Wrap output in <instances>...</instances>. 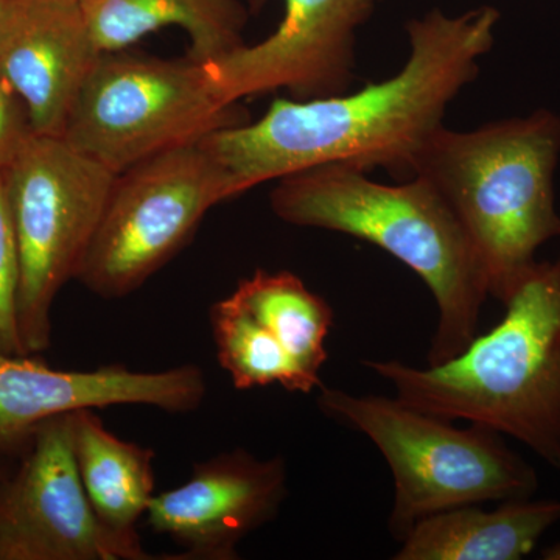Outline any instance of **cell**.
I'll list each match as a JSON object with an SVG mask.
<instances>
[{
	"instance_id": "6da1fadb",
	"label": "cell",
	"mask_w": 560,
	"mask_h": 560,
	"mask_svg": "<svg viewBox=\"0 0 560 560\" xmlns=\"http://www.w3.org/2000/svg\"><path fill=\"white\" fill-rule=\"evenodd\" d=\"M499 21L493 7L459 16L430 11L407 25L410 55L390 79L334 97L276 98L261 119L213 132L202 145L223 165L237 197L324 164L410 178L420 147L477 79Z\"/></svg>"
},
{
	"instance_id": "7a4b0ae2",
	"label": "cell",
	"mask_w": 560,
	"mask_h": 560,
	"mask_svg": "<svg viewBox=\"0 0 560 560\" xmlns=\"http://www.w3.org/2000/svg\"><path fill=\"white\" fill-rule=\"evenodd\" d=\"M270 206L285 223L372 243L415 271L438 305L429 364L453 359L477 337L489 298L485 271L455 213L425 180L389 186L352 165H316L275 180Z\"/></svg>"
},
{
	"instance_id": "3957f363",
	"label": "cell",
	"mask_w": 560,
	"mask_h": 560,
	"mask_svg": "<svg viewBox=\"0 0 560 560\" xmlns=\"http://www.w3.org/2000/svg\"><path fill=\"white\" fill-rule=\"evenodd\" d=\"M499 326L441 364L364 361L416 410L522 442L560 469V270L537 261Z\"/></svg>"
},
{
	"instance_id": "277c9868",
	"label": "cell",
	"mask_w": 560,
	"mask_h": 560,
	"mask_svg": "<svg viewBox=\"0 0 560 560\" xmlns=\"http://www.w3.org/2000/svg\"><path fill=\"white\" fill-rule=\"evenodd\" d=\"M560 158V116L537 109L453 131L431 132L410 178L429 183L477 250L489 296L501 304L537 265L536 254L560 238L555 173Z\"/></svg>"
},
{
	"instance_id": "5b68a950",
	"label": "cell",
	"mask_w": 560,
	"mask_h": 560,
	"mask_svg": "<svg viewBox=\"0 0 560 560\" xmlns=\"http://www.w3.org/2000/svg\"><path fill=\"white\" fill-rule=\"evenodd\" d=\"M318 408L370 438L394 477L389 530L401 541L422 518L469 504L533 499L537 471L500 433L427 415L399 397L353 396L320 386Z\"/></svg>"
},
{
	"instance_id": "8992f818",
	"label": "cell",
	"mask_w": 560,
	"mask_h": 560,
	"mask_svg": "<svg viewBox=\"0 0 560 560\" xmlns=\"http://www.w3.org/2000/svg\"><path fill=\"white\" fill-rule=\"evenodd\" d=\"M246 121L242 103L217 97L202 62L124 49L102 51L61 138L117 175Z\"/></svg>"
},
{
	"instance_id": "52a82bcc",
	"label": "cell",
	"mask_w": 560,
	"mask_h": 560,
	"mask_svg": "<svg viewBox=\"0 0 560 560\" xmlns=\"http://www.w3.org/2000/svg\"><path fill=\"white\" fill-rule=\"evenodd\" d=\"M21 257L18 326L27 355L50 348L51 308L79 276L116 173L61 136L36 135L3 171Z\"/></svg>"
},
{
	"instance_id": "ba28073f",
	"label": "cell",
	"mask_w": 560,
	"mask_h": 560,
	"mask_svg": "<svg viewBox=\"0 0 560 560\" xmlns=\"http://www.w3.org/2000/svg\"><path fill=\"white\" fill-rule=\"evenodd\" d=\"M232 198L230 175L202 142L117 173L75 280L105 300L130 296L184 249L210 209Z\"/></svg>"
},
{
	"instance_id": "9c48e42d",
	"label": "cell",
	"mask_w": 560,
	"mask_h": 560,
	"mask_svg": "<svg viewBox=\"0 0 560 560\" xmlns=\"http://www.w3.org/2000/svg\"><path fill=\"white\" fill-rule=\"evenodd\" d=\"M20 467L0 477V560H151L139 534L110 529L88 499L73 412L40 423Z\"/></svg>"
},
{
	"instance_id": "30bf717a",
	"label": "cell",
	"mask_w": 560,
	"mask_h": 560,
	"mask_svg": "<svg viewBox=\"0 0 560 560\" xmlns=\"http://www.w3.org/2000/svg\"><path fill=\"white\" fill-rule=\"evenodd\" d=\"M285 14L267 39L208 62L221 102L287 91L293 101L345 94L355 79V33L375 0H283Z\"/></svg>"
},
{
	"instance_id": "8fae6325",
	"label": "cell",
	"mask_w": 560,
	"mask_h": 560,
	"mask_svg": "<svg viewBox=\"0 0 560 560\" xmlns=\"http://www.w3.org/2000/svg\"><path fill=\"white\" fill-rule=\"evenodd\" d=\"M208 393L205 372L195 364L158 372L121 364L92 371H61L36 355L0 352V458L22 455L40 423L79 410L142 405L158 410H198Z\"/></svg>"
},
{
	"instance_id": "7c38bea8",
	"label": "cell",
	"mask_w": 560,
	"mask_h": 560,
	"mask_svg": "<svg viewBox=\"0 0 560 560\" xmlns=\"http://www.w3.org/2000/svg\"><path fill=\"white\" fill-rule=\"evenodd\" d=\"M289 493L282 456L259 459L243 448L195 464L189 481L156 493L147 525L183 548V560L238 559V545L276 518Z\"/></svg>"
},
{
	"instance_id": "4fadbf2b",
	"label": "cell",
	"mask_w": 560,
	"mask_h": 560,
	"mask_svg": "<svg viewBox=\"0 0 560 560\" xmlns=\"http://www.w3.org/2000/svg\"><path fill=\"white\" fill-rule=\"evenodd\" d=\"M79 0H24L0 39V73L36 135L62 136L101 57Z\"/></svg>"
},
{
	"instance_id": "5bb4252c",
	"label": "cell",
	"mask_w": 560,
	"mask_h": 560,
	"mask_svg": "<svg viewBox=\"0 0 560 560\" xmlns=\"http://www.w3.org/2000/svg\"><path fill=\"white\" fill-rule=\"evenodd\" d=\"M559 522V500H508L492 511L453 508L416 523L393 559L521 560Z\"/></svg>"
},
{
	"instance_id": "9a60e30c",
	"label": "cell",
	"mask_w": 560,
	"mask_h": 560,
	"mask_svg": "<svg viewBox=\"0 0 560 560\" xmlns=\"http://www.w3.org/2000/svg\"><path fill=\"white\" fill-rule=\"evenodd\" d=\"M102 51L124 50L143 36L176 25L187 33V58L208 65L237 49L248 11L238 0H79Z\"/></svg>"
},
{
	"instance_id": "2e32d148",
	"label": "cell",
	"mask_w": 560,
	"mask_h": 560,
	"mask_svg": "<svg viewBox=\"0 0 560 560\" xmlns=\"http://www.w3.org/2000/svg\"><path fill=\"white\" fill-rule=\"evenodd\" d=\"M73 453L92 508L110 529L138 534L154 492V452L120 440L97 412H73Z\"/></svg>"
},
{
	"instance_id": "e0dca14e",
	"label": "cell",
	"mask_w": 560,
	"mask_h": 560,
	"mask_svg": "<svg viewBox=\"0 0 560 560\" xmlns=\"http://www.w3.org/2000/svg\"><path fill=\"white\" fill-rule=\"evenodd\" d=\"M234 300L285 349L302 374L320 388L326 340L334 324L329 302L290 271L256 270L232 291Z\"/></svg>"
},
{
	"instance_id": "ac0fdd59",
	"label": "cell",
	"mask_w": 560,
	"mask_h": 560,
	"mask_svg": "<svg viewBox=\"0 0 560 560\" xmlns=\"http://www.w3.org/2000/svg\"><path fill=\"white\" fill-rule=\"evenodd\" d=\"M209 323L217 359L231 375L234 388L253 389L278 383L290 393L311 394L316 389L270 331L232 294L210 307Z\"/></svg>"
},
{
	"instance_id": "d6986e66",
	"label": "cell",
	"mask_w": 560,
	"mask_h": 560,
	"mask_svg": "<svg viewBox=\"0 0 560 560\" xmlns=\"http://www.w3.org/2000/svg\"><path fill=\"white\" fill-rule=\"evenodd\" d=\"M21 282V257L5 179L0 172V352L27 355L18 326V294Z\"/></svg>"
},
{
	"instance_id": "ffe728a7",
	"label": "cell",
	"mask_w": 560,
	"mask_h": 560,
	"mask_svg": "<svg viewBox=\"0 0 560 560\" xmlns=\"http://www.w3.org/2000/svg\"><path fill=\"white\" fill-rule=\"evenodd\" d=\"M32 135L24 103L0 73V172L9 167Z\"/></svg>"
},
{
	"instance_id": "44dd1931",
	"label": "cell",
	"mask_w": 560,
	"mask_h": 560,
	"mask_svg": "<svg viewBox=\"0 0 560 560\" xmlns=\"http://www.w3.org/2000/svg\"><path fill=\"white\" fill-rule=\"evenodd\" d=\"M24 0H0V39L9 31L11 22L20 13Z\"/></svg>"
},
{
	"instance_id": "7402d4cb",
	"label": "cell",
	"mask_w": 560,
	"mask_h": 560,
	"mask_svg": "<svg viewBox=\"0 0 560 560\" xmlns=\"http://www.w3.org/2000/svg\"><path fill=\"white\" fill-rule=\"evenodd\" d=\"M5 471H7V470H5V469H3V467H2V466H0V477H2V475H3V474H5Z\"/></svg>"
},
{
	"instance_id": "603a6c76",
	"label": "cell",
	"mask_w": 560,
	"mask_h": 560,
	"mask_svg": "<svg viewBox=\"0 0 560 560\" xmlns=\"http://www.w3.org/2000/svg\"><path fill=\"white\" fill-rule=\"evenodd\" d=\"M555 264H556V267H558L560 270V256H559V259L555 261Z\"/></svg>"
},
{
	"instance_id": "cb8c5ba5",
	"label": "cell",
	"mask_w": 560,
	"mask_h": 560,
	"mask_svg": "<svg viewBox=\"0 0 560 560\" xmlns=\"http://www.w3.org/2000/svg\"><path fill=\"white\" fill-rule=\"evenodd\" d=\"M556 555H560V548H559V550H558V551H556ZM559 558H560V556H559Z\"/></svg>"
}]
</instances>
